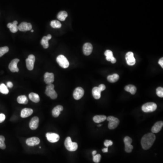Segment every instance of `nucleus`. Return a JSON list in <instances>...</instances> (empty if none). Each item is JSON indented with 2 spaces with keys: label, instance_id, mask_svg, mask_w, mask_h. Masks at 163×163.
I'll return each instance as SVG.
<instances>
[{
  "label": "nucleus",
  "instance_id": "obj_1",
  "mask_svg": "<svg viewBox=\"0 0 163 163\" xmlns=\"http://www.w3.org/2000/svg\"><path fill=\"white\" fill-rule=\"evenodd\" d=\"M156 136L154 133H149L144 135L141 141V144L143 149H149L151 147L156 140Z\"/></svg>",
  "mask_w": 163,
  "mask_h": 163
},
{
  "label": "nucleus",
  "instance_id": "obj_2",
  "mask_svg": "<svg viewBox=\"0 0 163 163\" xmlns=\"http://www.w3.org/2000/svg\"><path fill=\"white\" fill-rule=\"evenodd\" d=\"M65 145L66 149L69 151H75L78 148L77 143L72 142L70 137H67L66 138L65 141Z\"/></svg>",
  "mask_w": 163,
  "mask_h": 163
},
{
  "label": "nucleus",
  "instance_id": "obj_3",
  "mask_svg": "<svg viewBox=\"0 0 163 163\" xmlns=\"http://www.w3.org/2000/svg\"><path fill=\"white\" fill-rule=\"evenodd\" d=\"M54 86L53 84H48L46 88V94L52 99H55L58 96L57 93L54 89Z\"/></svg>",
  "mask_w": 163,
  "mask_h": 163
},
{
  "label": "nucleus",
  "instance_id": "obj_4",
  "mask_svg": "<svg viewBox=\"0 0 163 163\" xmlns=\"http://www.w3.org/2000/svg\"><path fill=\"white\" fill-rule=\"evenodd\" d=\"M109 122L108 128L111 130L114 129L118 126L120 121L118 119L113 116H109L107 117V119Z\"/></svg>",
  "mask_w": 163,
  "mask_h": 163
},
{
  "label": "nucleus",
  "instance_id": "obj_5",
  "mask_svg": "<svg viewBox=\"0 0 163 163\" xmlns=\"http://www.w3.org/2000/svg\"><path fill=\"white\" fill-rule=\"evenodd\" d=\"M56 61L59 65L64 69L68 68L69 65V61L64 55H58L56 58Z\"/></svg>",
  "mask_w": 163,
  "mask_h": 163
},
{
  "label": "nucleus",
  "instance_id": "obj_6",
  "mask_svg": "<svg viewBox=\"0 0 163 163\" xmlns=\"http://www.w3.org/2000/svg\"><path fill=\"white\" fill-rule=\"evenodd\" d=\"M157 105L153 103H148L144 104L142 107V110L145 112H151L156 110Z\"/></svg>",
  "mask_w": 163,
  "mask_h": 163
},
{
  "label": "nucleus",
  "instance_id": "obj_7",
  "mask_svg": "<svg viewBox=\"0 0 163 163\" xmlns=\"http://www.w3.org/2000/svg\"><path fill=\"white\" fill-rule=\"evenodd\" d=\"M124 142L125 143V151L127 153L131 152L133 149V146L131 145L132 140L131 138L129 137H126L124 138Z\"/></svg>",
  "mask_w": 163,
  "mask_h": 163
},
{
  "label": "nucleus",
  "instance_id": "obj_8",
  "mask_svg": "<svg viewBox=\"0 0 163 163\" xmlns=\"http://www.w3.org/2000/svg\"><path fill=\"white\" fill-rule=\"evenodd\" d=\"M35 60V56L33 54H30L26 59V65L28 69L32 70L34 69V64Z\"/></svg>",
  "mask_w": 163,
  "mask_h": 163
},
{
  "label": "nucleus",
  "instance_id": "obj_9",
  "mask_svg": "<svg viewBox=\"0 0 163 163\" xmlns=\"http://www.w3.org/2000/svg\"><path fill=\"white\" fill-rule=\"evenodd\" d=\"M47 139L49 142L51 143H55L59 141L60 137L58 134L54 133H47L46 134Z\"/></svg>",
  "mask_w": 163,
  "mask_h": 163
},
{
  "label": "nucleus",
  "instance_id": "obj_10",
  "mask_svg": "<svg viewBox=\"0 0 163 163\" xmlns=\"http://www.w3.org/2000/svg\"><path fill=\"white\" fill-rule=\"evenodd\" d=\"M84 94V91L81 87H77L74 90L73 93V96L75 100H78L80 99Z\"/></svg>",
  "mask_w": 163,
  "mask_h": 163
},
{
  "label": "nucleus",
  "instance_id": "obj_11",
  "mask_svg": "<svg viewBox=\"0 0 163 163\" xmlns=\"http://www.w3.org/2000/svg\"><path fill=\"white\" fill-rule=\"evenodd\" d=\"M126 59L127 65H129L133 66L136 64V59L134 57V54L132 52H129L126 53Z\"/></svg>",
  "mask_w": 163,
  "mask_h": 163
},
{
  "label": "nucleus",
  "instance_id": "obj_12",
  "mask_svg": "<svg viewBox=\"0 0 163 163\" xmlns=\"http://www.w3.org/2000/svg\"><path fill=\"white\" fill-rule=\"evenodd\" d=\"M19 61V59L18 58H15L11 62L9 65V69L11 72L15 73V72H18L19 71V69L17 67V64Z\"/></svg>",
  "mask_w": 163,
  "mask_h": 163
},
{
  "label": "nucleus",
  "instance_id": "obj_13",
  "mask_svg": "<svg viewBox=\"0 0 163 163\" xmlns=\"http://www.w3.org/2000/svg\"><path fill=\"white\" fill-rule=\"evenodd\" d=\"M40 139L38 137H32L29 138L26 141V143L28 145L30 146H34L38 145L40 143Z\"/></svg>",
  "mask_w": 163,
  "mask_h": 163
},
{
  "label": "nucleus",
  "instance_id": "obj_14",
  "mask_svg": "<svg viewBox=\"0 0 163 163\" xmlns=\"http://www.w3.org/2000/svg\"><path fill=\"white\" fill-rule=\"evenodd\" d=\"M32 28V25L31 23L23 22L18 26V30H19L20 31H31Z\"/></svg>",
  "mask_w": 163,
  "mask_h": 163
},
{
  "label": "nucleus",
  "instance_id": "obj_15",
  "mask_svg": "<svg viewBox=\"0 0 163 163\" xmlns=\"http://www.w3.org/2000/svg\"><path fill=\"white\" fill-rule=\"evenodd\" d=\"M39 118L37 117H34L31 119L29 123V126L32 130H35L38 127Z\"/></svg>",
  "mask_w": 163,
  "mask_h": 163
},
{
  "label": "nucleus",
  "instance_id": "obj_16",
  "mask_svg": "<svg viewBox=\"0 0 163 163\" xmlns=\"http://www.w3.org/2000/svg\"><path fill=\"white\" fill-rule=\"evenodd\" d=\"M92 46L91 43H86L83 46V52L84 55H90L91 54L92 52Z\"/></svg>",
  "mask_w": 163,
  "mask_h": 163
},
{
  "label": "nucleus",
  "instance_id": "obj_17",
  "mask_svg": "<svg viewBox=\"0 0 163 163\" xmlns=\"http://www.w3.org/2000/svg\"><path fill=\"white\" fill-rule=\"evenodd\" d=\"M54 74L46 72L44 75V81L47 84H52L54 82Z\"/></svg>",
  "mask_w": 163,
  "mask_h": 163
},
{
  "label": "nucleus",
  "instance_id": "obj_18",
  "mask_svg": "<svg viewBox=\"0 0 163 163\" xmlns=\"http://www.w3.org/2000/svg\"><path fill=\"white\" fill-rule=\"evenodd\" d=\"M33 113V109L31 108H24L21 110L20 116L21 117L24 118L29 117V116L31 115Z\"/></svg>",
  "mask_w": 163,
  "mask_h": 163
},
{
  "label": "nucleus",
  "instance_id": "obj_19",
  "mask_svg": "<svg viewBox=\"0 0 163 163\" xmlns=\"http://www.w3.org/2000/svg\"><path fill=\"white\" fill-rule=\"evenodd\" d=\"M163 126V122L162 121L157 122L156 123L153 125L151 129V131L153 133H157L159 132L161 129L162 128Z\"/></svg>",
  "mask_w": 163,
  "mask_h": 163
},
{
  "label": "nucleus",
  "instance_id": "obj_20",
  "mask_svg": "<svg viewBox=\"0 0 163 163\" xmlns=\"http://www.w3.org/2000/svg\"><path fill=\"white\" fill-rule=\"evenodd\" d=\"M52 36L51 35H48L47 36H43L41 41V44L43 48L47 49L49 46V40L51 39Z\"/></svg>",
  "mask_w": 163,
  "mask_h": 163
},
{
  "label": "nucleus",
  "instance_id": "obj_21",
  "mask_svg": "<svg viewBox=\"0 0 163 163\" xmlns=\"http://www.w3.org/2000/svg\"><path fill=\"white\" fill-rule=\"evenodd\" d=\"M64 109L63 107L61 105H58L54 108L52 110V115L54 117H57L60 114L61 111Z\"/></svg>",
  "mask_w": 163,
  "mask_h": 163
},
{
  "label": "nucleus",
  "instance_id": "obj_22",
  "mask_svg": "<svg viewBox=\"0 0 163 163\" xmlns=\"http://www.w3.org/2000/svg\"><path fill=\"white\" fill-rule=\"evenodd\" d=\"M18 22L16 20L13 21V23H9L7 24V27L10 29L12 33H16L18 31V26H17Z\"/></svg>",
  "mask_w": 163,
  "mask_h": 163
},
{
  "label": "nucleus",
  "instance_id": "obj_23",
  "mask_svg": "<svg viewBox=\"0 0 163 163\" xmlns=\"http://www.w3.org/2000/svg\"><path fill=\"white\" fill-rule=\"evenodd\" d=\"M101 92L98 87H94L92 90V96L96 99H99L101 98Z\"/></svg>",
  "mask_w": 163,
  "mask_h": 163
},
{
  "label": "nucleus",
  "instance_id": "obj_24",
  "mask_svg": "<svg viewBox=\"0 0 163 163\" xmlns=\"http://www.w3.org/2000/svg\"><path fill=\"white\" fill-rule=\"evenodd\" d=\"M107 119V117L104 115H96L93 117V120L96 123H100L104 122Z\"/></svg>",
  "mask_w": 163,
  "mask_h": 163
},
{
  "label": "nucleus",
  "instance_id": "obj_25",
  "mask_svg": "<svg viewBox=\"0 0 163 163\" xmlns=\"http://www.w3.org/2000/svg\"><path fill=\"white\" fill-rule=\"evenodd\" d=\"M29 98L31 101L34 102V103H37L39 102L40 100L39 96L38 94H36L34 92H31L30 93L29 95Z\"/></svg>",
  "mask_w": 163,
  "mask_h": 163
},
{
  "label": "nucleus",
  "instance_id": "obj_26",
  "mask_svg": "<svg viewBox=\"0 0 163 163\" xmlns=\"http://www.w3.org/2000/svg\"><path fill=\"white\" fill-rule=\"evenodd\" d=\"M125 90L128 92H130L131 94L134 95L137 92L136 87L133 85H128L125 87Z\"/></svg>",
  "mask_w": 163,
  "mask_h": 163
},
{
  "label": "nucleus",
  "instance_id": "obj_27",
  "mask_svg": "<svg viewBox=\"0 0 163 163\" xmlns=\"http://www.w3.org/2000/svg\"><path fill=\"white\" fill-rule=\"evenodd\" d=\"M68 16V13L65 11H61L59 12L57 15L58 19L60 21H65Z\"/></svg>",
  "mask_w": 163,
  "mask_h": 163
},
{
  "label": "nucleus",
  "instance_id": "obj_28",
  "mask_svg": "<svg viewBox=\"0 0 163 163\" xmlns=\"http://www.w3.org/2000/svg\"><path fill=\"white\" fill-rule=\"evenodd\" d=\"M119 78V76L117 74L115 73V74H112L111 75H109L107 77V80L110 82V83H115L118 80Z\"/></svg>",
  "mask_w": 163,
  "mask_h": 163
},
{
  "label": "nucleus",
  "instance_id": "obj_29",
  "mask_svg": "<svg viewBox=\"0 0 163 163\" xmlns=\"http://www.w3.org/2000/svg\"><path fill=\"white\" fill-rule=\"evenodd\" d=\"M17 101L19 104H26L28 103V100L26 96L25 95H21L18 96Z\"/></svg>",
  "mask_w": 163,
  "mask_h": 163
},
{
  "label": "nucleus",
  "instance_id": "obj_30",
  "mask_svg": "<svg viewBox=\"0 0 163 163\" xmlns=\"http://www.w3.org/2000/svg\"><path fill=\"white\" fill-rule=\"evenodd\" d=\"M105 56H106V59L108 61H111V59L114 57L113 52L110 50H106L104 53Z\"/></svg>",
  "mask_w": 163,
  "mask_h": 163
},
{
  "label": "nucleus",
  "instance_id": "obj_31",
  "mask_svg": "<svg viewBox=\"0 0 163 163\" xmlns=\"http://www.w3.org/2000/svg\"><path fill=\"white\" fill-rule=\"evenodd\" d=\"M0 92L3 94H7L9 93L7 87L4 84H1L0 85Z\"/></svg>",
  "mask_w": 163,
  "mask_h": 163
},
{
  "label": "nucleus",
  "instance_id": "obj_32",
  "mask_svg": "<svg viewBox=\"0 0 163 163\" xmlns=\"http://www.w3.org/2000/svg\"><path fill=\"white\" fill-rule=\"evenodd\" d=\"M50 26L53 28H60L61 27L62 24L58 20H52L50 22Z\"/></svg>",
  "mask_w": 163,
  "mask_h": 163
},
{
  "label": "nucleus",
  "instance_id": "obj_33",
  "mask_svg": "<svg viewBox=\"0 0 163 163\" xmlns=\"http://www.w3.org/2000/svg\"><path fill=\"white\" fill-rule=\"evenodd\" d=\"M9 51V48L7 46L0 47V57H2Z\"/></svg>",
  "mask_w": 163,
  "mask_h": 163
},
{
  "label": "nucleus",
  "instance_id": "obj_34",
  "mask_svg": "<svg viewBox=\"0 0 163 163\" xmlns=\"http://www.w3.org/2000/svg\"><path fill=\"white\" fill-rule=\"evenodd\" d=\"M5 138L3 136H0V148L1 149H4L6 148L5 144Z\"/></svg>",
  "mask_w": 163,
  "mask_h": 163
},
{
  "label": "nucleus",
  "instance_id": "obj_35",
  "mask_svg": "<svg viewBox=\"0 0 163 163\" xmlns=\"http://www.w3.org/2000/svg\"><path fill=\"white\" fill-rule=\"evenodd\" d=\"M156 94L160 98L163 97V88L162 87H158L156 89Z\"/></svg>",
  "mask_w": 163,
  "mask_h": 163
},
{
  "label": "nucleus",
  "instance_id": "obj_36",
  "mask_svg": "<svg viewBox=\"0 0 163 163\" xmlns=\"http://www.w3.org/2000/svg\"><path fill=\"white\" fill-rule=\"evenodd\" d=\"M101 159V156L100 154H97L93 156V160L95 163H98L100 161Z\"/></svg>",
  "mask_w": 163,
  "mask_h": 163
},
{
  "label": "nucleus",
  "instance_id": "obj_37",
  "mask_svg": "<svg viewBox=\"0 0 163 163\" xmlns=\"http://www.w3.org/2000/svg\"><path fill=\"white\" fill-rule=\"evenodd\" d=\"M104 145L108 148L109 146H111L113 145V142L110 140H106L104 143Z\"/></svg>",
  "mask_w": 163,
  "mask_h": 163
},
{
  "label": "nucleus",
  "instance_id": "obj_38",
  "mask_svg": "<svg viewBox=\"0 0 163 163\" xmlns=\"http://www.w3.org/2000/svg\"><path fill=\"white\" fill-rule=\"evenodd\" d=\"M5 115L3 113L0 114V123L3 122L5 120Z\"/></svg>",
  "mask_w": 163,
  "mask_h": 163
},
{
  "label": "nucleus",
  "instance_id": "obj_39",
  "mask_svg": "<svg viewBox=\"0 0 163 163\" xmlns=\"http://www.w3.org/2000/svg\"><path fill=\"white\" fill-rule=\"evenodd\" d=\"M98 87L100 90H101V92L103 91H104V90L106 89V86H105L104 84H100Z\"/></svg>",
  "mask_w": 163,
  "mask_h": 163
},
{
  "label": "nucleus",
  "instance_id": "obj_40",
  "mask_svg": "<svg viewBox=\"0 0 163 163\" xmlns=\"http://www.w3.org/2000/svg\"><path fill=\"white\" fill-rule=\"evenodd\" d=\"M13 84L11 82H8L7 83V87H8L9 88H12L13 87Z\"/></svg>",
  "mask_w": 163,
  "mask_h": 163
},
{
  "label": "nucleus",
  "instance_id": "obj_41",
  "mask_svg": "<svg viewBox=\"0 0 163 163\" xmlns=\"http://www.w3.org/2000/svg\"><path fill=\"white\" fill-rule=\"evenodd\" d=\"M159 64L161 66V67L162 68H163V58H161L159 60Z\"/></svg>",
  "mask_w": 163,
  "mask_h": 163
},
{
  "label": "nucleus",
  "instance_id": "obj_42",
  "mask_svg": "<svg viewBox=\"0 0 163 163\" xmlns=\"http://www.w3.org/2000/svg\"><path fill=\"white\" fill-rule=\"evenodd\" d=\"M111 62V63H112V64H115V63L117 62V59H115L114 57H113L112 58Z\"/></svg>",
  "mask_w": 163,
  "mask_h": 163
},
{
  "label": "nucleus",
  "instance_id": "obj_43",
  "mask_svg": "<svg viewBox=\"0 0 163 163\" xmlns=\"http://www.w3.org/2000/svg\"><path fill=\"white\" fill-rule=\"evenodd\" d=\"M102 151H103V152L106 153L108 152V148L107 147L106 148H103L102 149Z\"/></svg>",
  "mask_w": 163,
  "mask_h": 163
},
{
  "label": "nucleus",
  "instance_id": "obj_44",
  "mask_svg": "<svg viewBox=\"0 0 163 163\" xmlns=\"http://www.w3.org/2000/svg\"><path fill=\"white\" fill-rule=\"evenodd\" d=\"M96 150H94V151H92V155H93V156H94L95 155H96Z\"/></svg>",
  "mask_w": 163,
  "mask_h": 163
},
{
  "label": "nucleus",
  "instance_id": "obj_45",
  "mask_svg": "<svg viewBox=\"0 0 163 163\" xmlns=\"http://www.w3.org/2000/svg\"><path fill=\"white\" fill-rule=\"evenodd\" d=\"M102 125H98V127H100V126H102Z\"/></svg>",
  "mask_w": 163,
  "mask_h": 163
},
{
  "label": "nucleus",
  "instance_id": "obj_46",
  "mask_svg": "<svg viewBox=\"0 0 163 163\" xmlns=\"http://www.w3.org/2000/svg\"><path fill=\"white\" fill-rule=\"evenodd\" d=\"M31 32H34V30H31Z\"/></svg>",
  "mask_w": 163,
  "mask_h": 163
}]
</instances>
